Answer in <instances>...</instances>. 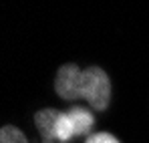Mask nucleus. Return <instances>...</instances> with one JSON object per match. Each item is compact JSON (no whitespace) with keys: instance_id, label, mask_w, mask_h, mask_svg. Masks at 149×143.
I'll use <instances>...</instances> for the list:
<instances>
[{"instance_id":"obj_4","label":"nucleus","mask_w":149,"mask_h":143,"mask_svg":"<svg viewBox=\"0 0 149 143\" xmlns=\"http://www.w3.org/2000/svg\"><path fill=\"white\" fill-rule=\"evenodd\" d=\"M0 143H28L26 135L14 125H6L0 131Z\"/></svg>"},{"instance_id":"obj_3","label":"nucleus","mask_w":149,"mask_h":143,"mask_svg":"<svg viewBox=\"0 0 149 143\" xmlns=\"http://www.w3.org/2000/svg\"><path fill=\"white\" fill-rule=\"evenodd\" d=\"M58 113L61 111H56V109H42L34 115V123L42 137V143H61L54 135V123H56Z\"/></svg>"},{"instance_id":"obj_1","label":"nucleus","mask_w":149,"mask_h":143,"mask_svg":"<svg viewBox=\"0 0 149 143\" xmlns=\"http://www.w3.org/2000/svg\"><path fill=\"white\" fill-rule=\"evenodd\" d=\"M54 91L65 101L85 99L95 111H105L111 101V81L101 67L81 71L77 65H63L54 79Z\"/></svg>"},{"instance_id":"obj_5","label":"nucleus","mask_w":149,"mask_h":143,"mask_svg":"<svg viewBox=\"0 0 149 143\" xmlns=\"http://www.w3.org/2000/svg\"><path fill=\"white\" fill-rule=\"evenodd\" d=\"M85 143H119V139H117L115 135H111V133L101 131V133H93V135H89Z\"/></svg>"},{"instance_id":"obj_2","label":"nucleus","mask_w":149,"mask_h":143,"mask_svg":"<svg viewBox=\"0 0 149 143\" xmlns=\"http://www.w3.org/2000/svg\"><path fill=\"white\" fill-rule=\"evenodd\" d=\"M93 125H95V119L91 111H87L85 107H73L65 113H58L54 123V135L61 143H67L74 137L89 135Z\"/></svg>"}]
</instances>
